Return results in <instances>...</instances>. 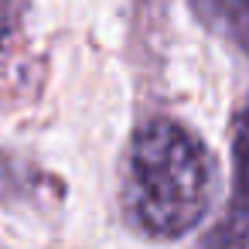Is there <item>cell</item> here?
<instances>
[{
  "label": "cell",
  "mask_w": 249,
  "mask_h": 249,
  "mask_svg": "<svg viewBox=\"0 0 249 249\" xmlns=\"http://www.w3.org/2000/svg\"><path fill=\"white\" fill-rule=\"evenodd\" d=\"M215 195V160L205 140L171 116L137 126L120 205L126 222L154 242H171L201 225Z\"/></svg>",
  "instance_id": "1"
},
{
  "label": "cell",
  "mask_w": 249,
  "mask_h": 249,
  "mask_svg": "<svg viewBox=\"0 0 249 249\" xmlns=\"http://www.w3.org/2000/svg\"><path fill=\"white\" fill-rule=\"evenodd\" d=\"M201 249H249V99L232 120V191Z\"/></svg>",
  "instance_id": "2"
},
{
  "label": "cell",
  "mask_w": 249,
  "mask_h": 249,
  "mask_svg": "<svg viewBox=\"0 0 249 249\" xmlns=\"http://www.w3.org/2000/svg\"><path fill=\"white\" fill-rule=\"evenodd\" d=\"M195 14L249 55V0H191Z\"/></svg>",
  "instance_id": "3"
},
{
  "label": "cell",
  "mask_w": 249,
  "mask_h": 249,
  "mask_svg": "<svg viewBox=\"0 0 249 249\" xmlns=\"http://www.w3.org/2000/svg\"><path fill=\"white\" fill-rule=\"evenodd\" d=\"M24 11H28V0H0V52H4L14 35L24 24Z\"/></svg>",
  "instance_id": "4"
}]
</instances>
